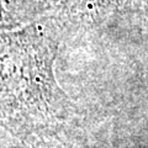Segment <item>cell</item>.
<instances>
[{"mask_svg":"<svg viewBox=\"0 0 148 148\" xmlns=\"http://www.w3.org/2000/svg\"><path fill=\"white\" fill-rule=\"evenodd\" d=\"M53 46L34 29L0 35V119L17 135L46 132L62 111Z\"/></svg>","mask_w":148,"mask_h":148,"instance_id":"cell-1","label":"cell"}]
</instances>
